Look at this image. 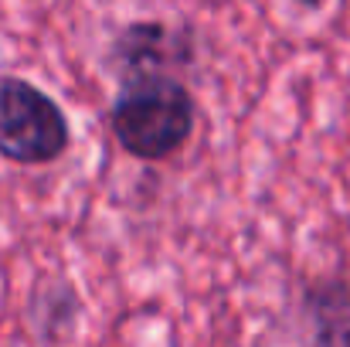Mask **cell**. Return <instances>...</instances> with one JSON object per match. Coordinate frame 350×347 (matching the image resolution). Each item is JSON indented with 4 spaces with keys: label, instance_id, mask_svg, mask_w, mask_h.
<instances>
[{
    "label": "cell",
    "instance_id": "4",
    "mask_svg": "<svg viewBox=\"0 0 350 347\" xmlns=\"http://www.w3.org/2000/svg\"><path fill=\"white\" fill-rule=\"evenodd\" d=\"M306 313L323 347H350V283L323 279L306 293Z\"/></svg>",
    "mask_w": 350,
    "mask_h": 347
},
{
    "label": "cell",
    "instance_id": "5",
    "mask_svg": "<svg viewBox=\"0 0 350 347\" xmlns=\"http://www.w3.org/2000/svg\"><path fill=\"white\" fill-rule=\"evenodd\" d=\"M293 3H296L299 10H310V14H313V10H320L327 0H293Z\"/></svg>",
    "mask_w": 350,
    "mask_h": 347
},
{
    "label": "cell",
    "instance_id": "3",
    "mask_svg": "<svg viewBox=\"0 0 350 347\" xmlns=\"http://www.w3.org/2000/svg\"><path fill=\"white\" fill-rule=\"evenodd\" d=\"M198 62V34L191 24H174L160 17H139L122 24L109 48L103 65L122 79L136 75H174L184 79Z\"/></svg>",
    "mask_w": 350,
    "mask_h": 347
},
{
    "label": "cell",
    "instance_id": "1",
    "mask_svg": "<svg viewBox=\"0 0 350 347\" xmlns=\"http://www.w3.org/2000/svg\"><path fill=\"white\" fill-rule=\"evenodd\" d=\"M198 126V99L184 79L136 75L122 79L109 106V129L119 150L143 164L177 157Z\"/></svg>",
    "mask_w": 350,
    "mask_h": 347
},
{
    "label": "cell",
    "instance_id": "2",
    "mask_svg": "<svg viewBox=\"0 0 350 347\" xmlns=\"http://www.w3.org/2000/svg\"><path fill=\"white\" fill-rule=\"evenodd\" d=\"M72 146L65 110L24 75L0 72V157L17 167H48Z\"/></svg>",
    "mask_w": 350,
    "mask_h": 347
}]
</instances>
